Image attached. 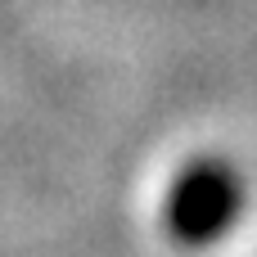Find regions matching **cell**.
Segmentation results:
<instances>
[{"label":"cell","instance_id":"6da1fadb","mask_svg":"<svg viewBox=\"0 0 257 257\" xmlns=\"http://www.w3.org/2000/svg\"><path fill=\"white\" fill-rule=\"evenodd\" d=\"M244 208V181L230 163L203 158L185 167L167 194V235L181 248H208L221 239Z\"/></svg>","mask_w":257,"mask_h":257}]
</instances>
